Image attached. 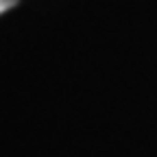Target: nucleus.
I'll list each match as a JSON object with an SVG mask.
<instances>
[{"label":"nucleus","mask_w":157,"mask_h":157,"mask_svg":"<svg viewBox=\"0 0 157 157\" xmlns=\"http://www.w3.org/2000/svg\"><path fill=\"white\" fill-rule=\"evenodd\" d=\"M17 5V0H0V13H5V11H9L11 7H15Z\"/></svg>","instance_id":"f257e3e1"}]
</instances>
